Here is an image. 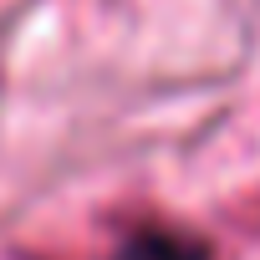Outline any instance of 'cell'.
I'll list each match as a JSON object with an SVG mask.
<instances>
[{
	"label": "cell",
	"mask_w": 260,
	"mask_h": 260,
	"mask_svg": "<svg viewBox=\"0 0 260 260\" xmlns=\"http://www.w3.org/2000/svg\"><path fill=\"white\" fill-rule=\"evenodd\" d=\"M112 260H209V250L179 230H138L122 240V250Z\"/></svg>",
	"instance_id": "obj_1"
}]
</instances>
